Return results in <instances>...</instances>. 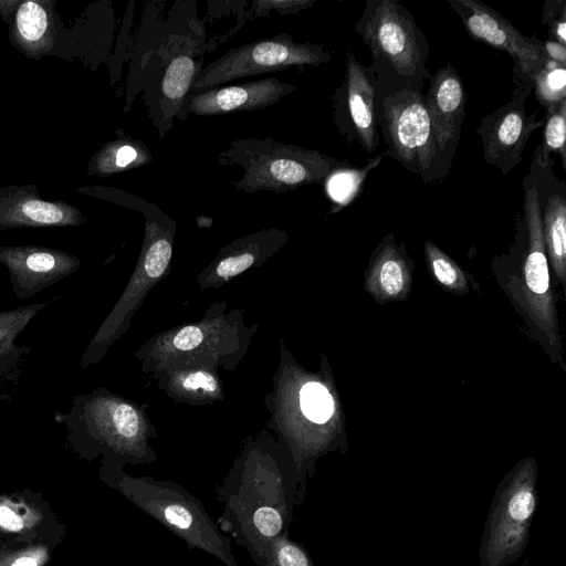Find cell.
Instances as JSON below:
<instances>
[{"instance_id":"cell-26","label":"cell","mask_w":566,"mask_h":566,"mask_svg":"<svg viewBox=\"0 0 566 566\" xmlns=\"http://www.w3.org/2000/svg\"><path fill=\"white\" fill-rule=\"evenodd\" d=\"M544 117V143L537 148L543 159L549 154L559 156L562 165L566 167V99L545 108Z\"/></svg>"},{"instance_id":"cell-16","label":"cell","mask_w":566,"mask_h":566,"mask_svg":"<svg viewBox=\"0 0 566 566\" xmlns=\"http://www.w3.org/2000/svg\"><path fill=\"white\" fill-rule=\"evenodd\" d=\"M66 533L50 502L24 489L0 493V542H46L57 546Z\"/></svg>"},{"instance_id":"cell-28","label":"cell","mask_w":566,"mask_h":566,"mask_svg":"<svg viewBox=\"0 0 566 566\" xmlns=\"http://www.w3.org/2000/svg\"><path fill=\"white\" fill-rule=\"evenodd\" d=\"M533 88L541 104L546 108L566 99V67L546 60L533 78Z\"/></svg>"},{"instance_id":"cell-20","label":"cell","mask_w":566,"mask_h":566,"mask_svg":"<svg viewBox=\"0 0 566 566\" xmlns=\"http://www.w3.org/2000/svg\"><path fill=\"white\" fill-rule=\"evenodd\" d=\"M543 238L547 261L562 284L566 286V200L559 191L552 193L542 210Z\"/></svg>"},{"instance_id":"cell-32","label":"cell","mask_w":566,"mask_h":566,"mask_svg":"<svg viewBox=\"0 0 566 566\" xmlns=\"http://www.w3.org/2000/svg\"><path fill=\"white\" fill-rule=\"evenodd\" d=\"M254 261L255 254L252 251L244 250L222 259L218 263L216 272L218 276L228 279L243 272L250 268Z\"/></svg>"},{"instance_id":"cell-14","label":"cell","mask_w":566,"mask_h":566,"mask_svg":"<svg viewBox=\"0 0 566 566\" xmlns=\"http://www.w3.org/2000/svg\"><path fill=\"white\" fill-rule=\"evenodd\" d=\"M15 297L28 300L62 281L80 266V260L65 251L43 245L0 247Z\"/></svg>"},{"instance_id":"cell-36","label":"cell","mask_w":566,"mask_h":566,"mask_svg":"<svg viewBox=\"0 0 566 566\" xmlns=\"http://www.w3.org/2000/svg\"><path fill=\"white\" fill-rule=\"evenodd\" d=\"M212 222H213V220L208 217L197 218V224H198V227H201V228L210 227L212 224Z\"/></svg>"},{"instance_id":"cell-27","label":"cell","mask_w":566,"mask_h":566,"mask_svg":"<svg viewBox=\"0 0 566 566\" xmlns=\"http://www.w3.org/2000/svg\"><path fill=\"white\" fill-rule=\"evenodd\" d=\"M300 406L306 418L315 423H326L336 411V402L328 388L316 381L305 384L300 392Z\"/></svg>"},{"instance_id":"cell-15","label":"cell","mask_w":566,"mask_h":566,"mask_svg":"<svg viewBox=\"0 0 566 566\" xmlns=\"http://www.w3.org/2000/svg\"><path fill=\"white\" fill-rule=\"evenodd\" d=\"M423 99L431 119L441 165L448 175L461 137L465 109L463 82L451 64L447 63L431 75Z\"/></svg>"},{"instance_id":"cell-6","label":"cell","mask_w":566,"mask_h":566,"mask_svg":"<svg viewBox=\"0 0 566 566\" xmlns=\"http://www.w3.org/2000/svg\"><path fill=\"white\" fill-rule=\"evenodd\" d=\"M197 21V20H196ZM208 50L203 29L165 27L155 45L146 53V62L137 78V91L144 90L148 117L164 139L178 117L184 99L203 67Z\"/></svg>"},{"instance_id":"cell-35","label":"cell","mask_w":566,"mask_h":566,"mask_svg":"<svg viewBox=\"0 0 566 566\" xmlns=\"http://www.w3.org/2000/svg\"><path fill=\"white\" fill-rule=\"evenodd\" d=\"M538 45L546 60L557 63L558 65L566 66V49L565 45L549 40H539Z\"/></svg>"},{"instance_id":"cell-3","label":"cell","mask_w":566,"mask_h":566,"mask_svg":"<svg viewBox=\"0 0 566 566\" xmlns=\"http://www.w3.org/2000/svg\"><path fill=\"white\" fill-rule=\"evenodd\" d=\"M354 30L371 52L376 102L402 91L422 92L431 78L429 45L407 8L397 0H366Z\"/></svg>"},{"instance_id":"cell-30","label":"cell","mask_w":566,"mask_h":566,"mask_svg":"<svg viewBox=\"0 0 566 566\" xmlns=\"http://www.w3.org/2000/svg\"><path fill=\"white\" fill-rule=\"evenodd\" d=\"M542 23L548 28L552 40L566 45L565 0H546L542 11Z\"/></svg>"},{"instance_id":"cell-4","label":"cell","mask_w":566,"mask_h":566,"mask_svg":"<svg viewBox=\"0 0 566 566\" xmlns=\"http://www.w3.org/2000/svg\"><path fill=\"white\" fill-rule=\"evenodd\" d=\"M216 161L241 167V177L230 182L238 191L276 195L324 185L331 174L349 164L316 149L256 137L232 139L217 154Z\"/></svg>"},{"instance_id":"cell-10","label":"cell","mask_w":566,"mask_h":566,"mask_svg":"<svg viewBox=\"0 0 566 566\" xmlns=\"http://www.w3.org/2000/svg\"><path fill=\"white\" fill-rule=\"evenodd\" d=\"M515 90L511 99L484 116L476 129L483 147L484 160L507 175L522 160L524 147L544 119H537L538 109L528 114L525 102L533 83L514 77Z\"/></svg>"},{"instance_id":"cell-18","label":"cell","mask_w":566,"mask_h":566,"mask_svg":"<svg viewBox=\"0 0 566 566\" xmlns=\"http://www.w3.org/2000/svg\"><path fill=\"white\" fill-rule=\"evenodd\" d=\"M413 272L406 244L387 233L370 254L363 287L377 304L405 301L411 293Z\"/></svg>"},{"instance_id":"cell-24","label":"cell","mask_w":566,"mask_h":566,"mask_svg":"<svg viewBox=\"0 0 566 566\" xmlns=\"http://www.w3.org/2000/svg\"><path fill=\"white\" fill-rule=\"evenodd\" d=\"M424 256L431 276L443 290L460 296L470 292L469 275L453 259L429 240L424 241Z\"/></svg>"},{"instance_id":"cell-21","label":"cell","mask_w":566,"mask_h":566,"mask_svg":"<svg viewBox=\"0 0 566 566\" xmlns=\"http://www.w3.org/2000/svg\"><path fill=\"white\" fill-rule=\"evenodd\" d=\"M59 298L60 296H56L44 302L0 312V376L14 369L22 356L29 353L30 348L19 346L17 340L30 321L41 310Z\"/></svg>"},{"instance_id":"cell-11","label":"cell","mask_w":566,"mask_h":566,"mask_svg":"<svg viewBox=\"0 0 566 566\" xmlns=\"http://www.w3.org/2000/svg\"><path fill=\"white\" fill-rule=\"evenodd\" d=\"M332 112L337 132L347 142H356L368 154L377 149L375 75L352 52L346 53L344 78L333 94Z\"/></svg>"},{"instance_id":"cell-23","label":"cell","mask_w":566,"mask_h":566,"mask_svg":"<svg viewBox=\"0 0 566 566\" xmlns=\"http://www.w3.org/2000/svg\"><path fill=\"white\" fill-rule=\"evenodd\" d=\"M382 155L373 157L364 167H353L348 164L329 175L323 186L333 202L334 212L350 203L359 195L366 177L379 165Z\"/></svg>"},{"instance_id":"cell-2","label":"cell","mask_w":566,"mask_h":566,"mask_svg":"<svg viewBox=\"0 0 566 566\" xmlns=\"http://www.w3.org/2000/svg\"><path fill=\"white\" fill-rule=\"evenodd\" d=\"M305 486L300 476L281 470L234 472L216 491L222 505L217 524L258 564L276 538L289 534Z\"/></svg>"},{"instance_id":"cell-5","label":"cell","mask_w":566,"mask_h":566,"mask_svg":"<svg viewBox=\"0 0 566 566\" xmlns=\"http://www.w3.org/2000/svg\"><path fill=\"white\" fill-rule=\"evenodd\" d=\"M101 479L144 513L184 539L189 548L206 552L226 566H239L231 538L223 534L201 501L171 482L137 479L109 467Z\"/></svg>"},{"instance_id":"cell-12","label":"cell","mask_w":566,"mask_h":566,"mask_svg":"<svg viewBox=\"0 0 566 566\" xmlns=\"http://www.w3.org/2000/svg\"><path fill=\"white\" fill-rule=\"evenodd\" d=\"M460 18L468 34L506 52L514 62L513 76L533 83L546 59L536 36L522 34L491 7L479 0H447Z\"/></svg>"},{"instance_id":"cell-1","label":"cell","mask_w":566,"mask_h":566,"mask_svg":"<svg viewBox=\"0 0 566 566\" xmlns=\"http://www.w3.org/2000/svg\"><path fill=\"white\" fill-rule=\"evenodd\" d=\"M522 247L514 244L509 254L493 260L495 279L520 315L524 332L536 342L549 360L565 369L558 311L542 228L538 190L532 178L525 179Z\"/></svg>"},{"instance_id":"cell-33","label":"cell","mask_w":566,"mask_h":566,"mask_svg":"<svg viewBox=\"0 0 566 566\" xmlns=\"http://www.w3.org/2000/svg\"><path fill=\"white\" fill-rule=\"evenodd\" d=\"M181 385L187 390L213 392L218 389V384L212 375L206 371H193L181 378Z\"/></svg>"},{"instance_id":"cell-29","label":"cell","mask_w":566,"mask_h":566,"mask_svg":"<svg viewBox=\"0 0 566 566\" xmlns=\"http://www.w3.org/2000/svg\"><path fill=\"white\" fill-rule=\"evenodd\" d=\"M258 566H315L306 548L289 534L276 538Z\"/></svg>"},{"instance_id":"cell-34","label":"cell","mask_w":566,"mask_h":566,"mask_svg":"<svg viewBox=\"0 0 566 566\" xmlns=\"http://www.w3.org/2000/svg\"><path fill=\"white\" fill-rule=\"evenodd\" d=\"M202 339V331L197 326L188 325L175 335L172 344L179 350H190L199 346Z\"/></svg>"},{"instance_id":"cell-13","label":"cell","mask_w":566,"mask_h":566,"mask_svg":"<svg viewBox=\"0 0 566 566\" xmlns=\"http://www.w3.org/2000/svg\"><path fill=\"white\" fill-rule=\"evenodd\" d=\"M296 88L291 83L271 76L238 85L189 91L177 118L185 120L188 115L212 116L264 109Z\"/></svg>"},{"instance_id":"cell-17","label":"cell","mask_w":566,"mask_h":566,"mask_svg":"<svg viewBox=\"0 0 566 566\" xmlns=\"http://www.w3.org/2000/svg\"><path fill=\"white\" fill-rule=\"evenodd\" d=\"M85 223L81 210L65 201L40 198L35 186L0 188V232L20 228L67 227Z\"/></svg>"},{"instance_id":"cell-9","label":"cell","mask_w":566,"mask_h":566,"mask_svg":"<svg viewBox=\"0 0 566 566\" xmlns=\"http://www.w3.org/2000/svg\"><path fill=\"white\" fill-rule=\"evenodd\" d=\"M331 59L332 54L321 44L296 42L284 32L228 50L200 70L190 91L222 86L233 80L290 67L318 66Z\"/></svg>"},{"instance_id":"cell-8","label":"cell","mask_w":566,"mask_h":566,"mask_svg":"<svg viewBox=\"0 0 566 566\" xmlns=\"http://www.w3.org/2000/svg\"><path fill=\"white\" fill-rule=\"evenodd\" d=\"M388 155L429 184L443 179L440 155L422 93L402 91L376 102Z\"/></svg>"},{"instance_id":"cell-19","label":"cell","mask_w":566,"mask_h":566,"mask_svg":"<svg viewBox=\"0 0 566 566\" xmlns=\"http://www.w3.org/2000/svg\"><path fill=\"white\" fill-rule=\"evenodd\" d=\"M54 2L23 1L14 12L11 42L25 55L39 57L50 53L54 44Z\"/></svg>"},{"instance_id":"cell-22","label":"cell","mask_w":566,"mask_h":566,"mask_svg":"<svg viewBox=\"0 0 566 566\" xmlns=\"http://www.w3.org/2000/svg\"><path fill=\"white\" fill-rule=\"evenodd\" d=\"M153 159L150 150L142 140L126 136L119 130L117 139L105 144L94 156L90 172L106 177L140 168Z\"/></svg>"},{"instance_id":"cell-25","label":"cell","mask_w":566,"mask_h":566,"mask_svg":"<svg viewBox=\"0 0 566 566\" xmlns=\"http://www.w3.org/2000/svg\"><path fill=\"white\" fill-rule=\"evenodd\" d=\"M55 548L46 542H0V566H46Z\"/></svg>"},{"instance_id":"cell-7","label":"cell","mask_w":566,"mask_h":566,"mask_svg":"<svg viewBox=\"0 0 566 566\" xmlns=\"http://www.w3.org/2000/svg\"><path fill=\"white\" fill-rule=\"evenodd\" d=\"M538 465L524 457L500 481L479 546L478 566H511L523 555L538 504Z\"/></svg>"},{"instance_id":"cell-31","label":"cell","mask_w":566,"mask_h":566,"mask_svg":"<svg viewBox=\"0 0 566 566\" xmlns=\"http://www.w3.org/2000/svg\"><path fill=\"white\" fill-rule=\"evenodd\" d=\"M314 3V0H256L252 3V11L256 18L266 17L271 10L286 15L305 10Z\"/></svg>"}]
</instances>
